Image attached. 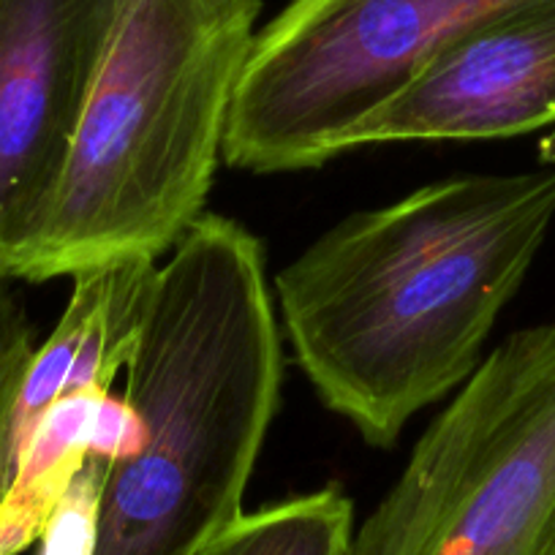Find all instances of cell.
<instances>
[{"label":"cell","mask_w":555,"mask_h":555,"mask_svg":"<svg viewBox=\"0 0 555 555\" xmlns=\"http://www.w3.org/2000/svg\"><path fill=\"white\" fill-rule=\"evenodd\" d=\"M555 221V169L466 175L344 218L278 272L297 362L373 447L461 389Z\"/></svg>","instance_id":"6da1fadb"},{"label":"cell","mask_w":555,"mask_h":555,"mask_svg":"<svg viewBox=\"0 0 555 555\" xmlns=\"http://www.w3.org/2000/svg\"><path fill=\"white\" fill-rule=\"evenodd\" d=\"M344 555H555V319L479 362Z\"/></svg>","instance_id":"277c9868"},{"label":"cell","mask_w":555,"mask_h":555,"mask_svg":"<svg viewBox=\"0 0 555 555\" xmlns=\"http://www.w3.org/2000/svg\"><path fill=\"white\" fill-rule=\"evenodd\" d=\"M106 466L109 463L101 457H90L85 463L41 533L39 555H93L95 520H99V499Z\"/></svg>","instance_id":"8fae6325"},{"label":"cell","mask_w":555,"mask_h":555,"mask_svg":"<svg viewBox=\"0 0 555 555\" xmlns=\"http://www.w3.org/2000/svg\"><path fill=\"white\" fill-rule=\"evenodd\" d=\"M281 376L259 237L205 212L158 267L122 395L142 444L106 466L93 555H196L243 515Z\"/></svg>","instance_id":"7a4b0ae2"},{"label":"cell","mask_w":555,"mask_h":555,"mask_svg":"<svg viewBox=\"0 0 555 555\" xmlns=\"http://www.w3.org/2000/svg\"><path fill=\"white\" fill-rule=\"evenodd\" d=\"M34 349V324L28 311L14 292L12 278L0 275V398L9 392Z\"/></svg>","instance_id":"7c38bea8"},{"label":"cell","mask_w":555,"mask_h":555,"mask_svg":"<svg viewBox=\"0 0 555 555\" xmlns=\"http://www.w3.org/2000/svg\"><path fill=\"white\" fill-rule=\"evenodd\" d=\"M122 0H0V275L52 205Z\"/></svg>","instance_id":"8992f818"},{"label":"cell","mask_w":555,"mask_h":555,"mask_svg":"<svg viewBox=\"0 0 555 555\" xmlns=\"http://www.w3.org/2000/svg\"><path fill=\"white\" fill-rule=\"evenodd\" d=\"M139 444L142 420L126 398L85 392L57 400L30 434L12 485L0 499V555H20L39 542L90 457L126 461Z\"/></svg>","instance_id":"9c48e42d"},{"label":"cell","mask_w":555,"mask_h":555,"mask_svg":"<svg viewBox=\"0 0 555 555\" xmlns=\"http://www.w3.org/2000/svg\"><path fill=\"white\" fill-rule=\"evenodd\" d=\"M74 289L55 330L0 398V499L41 416L63 398L109 392L137 357L158 264L151 256L101 261L74 272Z\"/></svg>","instance_id":"ba28073f"},{"label":"cell","mask_w":555,"mask_h":555,"mask_svg":"<svg viewBox=\"0 0 555 555\" xmlns=\"http://www.w3.org/2000/svg\"><path fill=\"white\" fill-rule=\"evenodd\" d=\"M509 0H292L256 30L223 162L311 169L354 147L362 122L452 39Z\"/></svg>","instance_id":"5b68a950"},{"label":"cell","mask_w":555,"mask_h":555,"mask_svg":"<svg viewBox=\"0 0 555 555\" xmlns=\"http://www.w3.org/2000/svg\"><path fill=\"white\" fill-rule=\"evenodd\" d=\"M259 12L122 0L50 210L7 278L41 284L180 243L205 216Z\"/></svg>","instance_id":"3957f363"},{"label":"cell","mask_w":555,"mask_h":555,"mask_svg":"<svg viewBox=\"0 0 555 555\" xmlns=\"http://www.w3.org/2000/svg\"><path fill=\"white\" fill-rule=\"evenodd\" d=\"M555 122V0H509L367 117L354 147L499 139Z\"/></svg>","instance_id":"52a82bcc"},{"label":"cell","mask_w":555,"mask_h":555,"mask_svg":"<svg viewBox=\"0 0 555 555\" xmlns=\"http://www.w3.org/2000/svg\"><path fill=\"white\" fill-rule=\"evenodd\" d=\"M354 531V506L338 488L243 512L196 555H344Z\"/></svg>","instance_id":"30bf717a"}]
</instances>
